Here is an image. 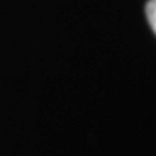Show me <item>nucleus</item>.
<instances>
[{"label": "nucleus", "instance_id": "f257e3e1", "mask_svg": "<svg viewBox=\"0 0 156 156\" xmlns=\"http://www.w3.org/2000/svg\"><path fill=\"white\" fill-rule=\"evenodd\" d=\"M146 17L147 22L156 35V0H149L146 5Z\"/></svg>", "mask_w": 156, "mask_h": 156}]
</instances>
